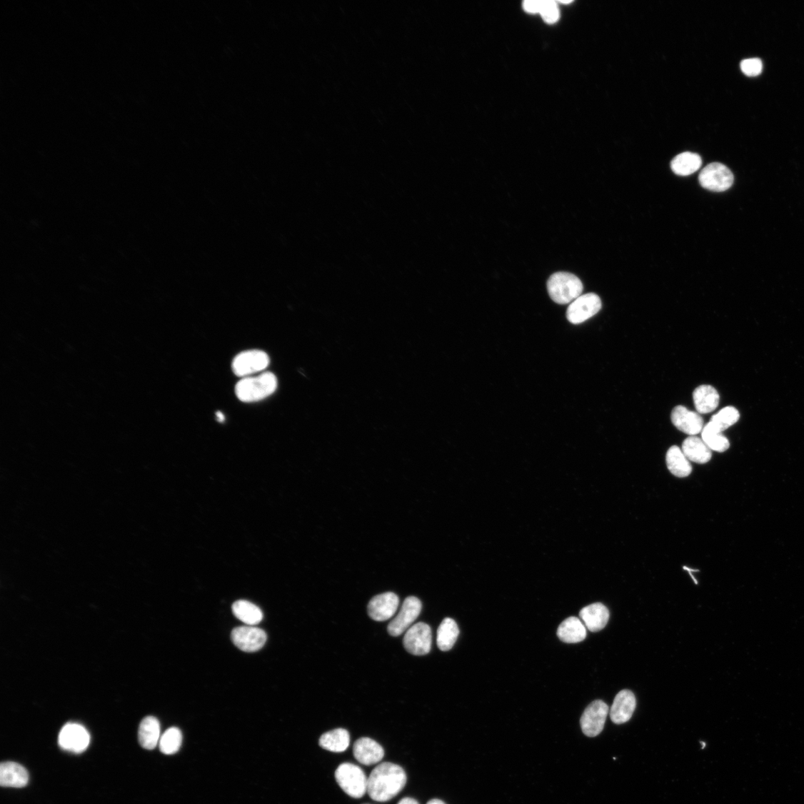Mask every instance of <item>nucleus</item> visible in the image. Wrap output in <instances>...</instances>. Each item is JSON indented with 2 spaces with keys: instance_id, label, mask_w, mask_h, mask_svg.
<instances>
[{
  "instance_id": "obj_1",
  "label": "nucleus",
  "mask_w": 804,
  "mask_h": 804,
  "mask_svg": "<svg viewBox=\"0 0 804 804\" xmlns=\"http://www.w3.org/2000/svg\"><path fill=\"white\" fill-rule=\"evenodd\" d=\"M407 775L403 768L392 763H382L371 773L367 793L375 801L387 802L406 788Z\"/></svg>"
},
{
  "instance_id": "obj_2",
  "label": "nucleus",
  "mask_w": 804,
  "mask_h": 804,
  "mask_svg": "<svg viewBox=\"0 0 804 804\" xmlns=\"http://www.w3.org/2000/svg\"><path fill=\"white\" fill-rule=\"evenodd\" d=\"M278 386L276 376L270 372L243 378L235 388L238 398L246 403L263 400L272 395Z\"/></svg>"
},
{
  "instance_id": "obj_3",
  "label": "nucleus",
  "mask_w": 804,
  "mask_h": 804,
  "mask_svg": "<svg viewBox=\"0 0 804 804\" xmlns=\"http://www.w3.org/2000/svg\"><path fill=\"white\" fill-rule=\"evenodd\" d=\"M548 291L555 303L566 305L573 302L582 295L583 285L581 279L574 274L558 272L549 278Z\"/></svg>"
},
{
  "instance_id": "obj_4",
  "label": "nucleus",
  "mask_w": 804,
  "mask_h": 804,
  "mask_svg": "<svg viewBox=\"0 0 804 804\" xmlns=\"http://www.w3.org/2000/svg\"><path fill=\"white\" fill-rule=\"evenodd\" d=\"M335 777L340 788L348 796L361 798L367 793L368 779L362 769L355 764H341L336 769Z\"/></svg>"
},
{
  "instance_id": "obj_5",
  "label": "nucleus",
  "mask_w": 804,
  "mask_h": 804,
  "mask_svg": "<svg viewBox=\"0 0 804 804\" xmlns=\"http://www.w3.org/2000/svg\"><path fill=\"white\" fill-rule=\"evenodd\" d=\"M734 178L731 171L720 163H712L705 166L699 174L698 181L700 185L710 191H724L729 189L733 184Z\"/></svg>"
},
{
  "instance_id": "obj_6",
  "label": "nucleus",
  "mask_w": 804,
  "mask_h": 804,
  "mask_svg": "<svg viewBox=\"0 0 804 804\" xmlns=\"http://www.w3.org/2000/svg\"><path fill=\"white\" fill-rule=\"evenodd\" d=\"M269 363L270 358L266 353L254 349L236 356L232 367L237 376L246 378L265 371Z\"/></svg>"
},
{
  "instance_id": "obj_7",
  "label": "nucleus",
  "mask_w": 804,
  "mask_h": 804,
  "mask_svg": "<svg viewBox=\"0 0 804 804\" xmlns=\"http://www.w3.org/2000/svg\"><path fill=\"white\" fill-rule=\"evenodd\" d=\"M601 308V300L596 293L581 295L569 306L567 318L573 324H580L596 316Z\"/></svg>"
},
{
  "instance_id": "obj_8",
  "label": "nucleus",
  "mask_w": 804,
  "mask_h": 804,
  "mask_svg": "<svg viewBox=\"0 0 804 804\" xmlns=\"http://www.w3.org/2000/svg\"><path fill=\"white\" fill-rule=\"evenodd\" d=\"M422 608V603L417 598L411 596L406 598L398 615L389 623L388 633L393 637H398L407 632L421 615Z\"/></svg>"
},
{
  "instance_id": "obj_9",
  "label": "nucleus",
  "mask_w": 804,
  "mask_h": 804,
  "mask_svg": "<svg viewBox=\"0 0 804 804\" xmlns=\"http://www.w3.org/2000/svg\"><path fill=\"white\" fill-rule=\"evenodd\" d=\"M432 633L431 627L425 623L412 625L406 632L403 640L406 650L413 655H426L431 649Z\"/></svg>"
},
{
  "instance_id": "obj_10",
  "label": "nucleus",
  "mask_w": 804,
  "mask_h": 804,
  "mask_svg": "<svg viewBox=\"0 0 804 804\" xmlns=\"http://www.w3.org/2000/svg\"><path fill=\"white\" fill-rule=\"evenodd\" d=\"M91 737L89 731L79 724L68 723L61 729L59 737V746L71 753L80 754L89 748Z\"/></svg>"
},
{
  "instance_id": "obj_11",
  "label": "nucleus",
  "mask_w": 804,
  "mask_h": 804,
  "mask_svg": "<svg viewBox=\"0 0 804 804\" xmlns=\"http://www.w3.org/2000/svg\"><path fill=\"white\" fill-rule=\"evenodd\" d=\"M231 639L241 651L255 653L263 648L267 641V635L262 629L256 627L240 626L233 629Z\"/></svg>"
},
{
  "instance_id": "obj_12",
  "label": "nucleus",
  "mask_w": 804,
  "mask_h": 804,
  "mask_svg": "<svg viewBox=\"0 0 804 804\" xmlns=\"http://www.w3.org/2000/svg\"><path fill=\"white\" fill-rule=\"evenodd\" d=\"M608 709L602 700L594 701L587 707L581 720L586 736L596 738L599 735L604 728Z\"/></svg>"
},
{
  "instance_id": "obj_13",
  "label": "nucleus",
  "mask_w": 804,
  "mask_h": 804,
  "mask_svg": "<svg viewBox=\"0 0 804 804\" xmlns=\"http://www.w3.org/2000/svg\"><path fill=\"white\" fill-rule=\"evenodd\" d=\"M399 599L396 593L387 592L374 597L369 603L367 610L374 620L386 621L393 617L398 608Z\"/></svg>"
},
{
  "instance_id": "obj_14",
  "label": "nucleus",
  "mask_w": 804,
  "mask_h": 804,
  "mask_svg": "<svg viewBox=\"0 0 804 804\" xmlns=\"http://www.w3.org/2000/svg\"><path fill=\"white\" fill-rule=\"evenodd\" d=\"M671 421L678 430L691 436L701 433L704 428V421L700 414L681 406L673 410Z\"/></svg>"
},
{
  "instance_id": "obj_15",
  "label": "nucleus",
  "mask_w": 804,
  "mask_h": 804,
  "mask_svg": "<svg viewBox=\"0 0 804 804\" xmlns=\"http://www.w3.org/2000/svg\"><path fill=\"white\" fill-rule=\"evenodd\" d=\"M636 708L634 693L628 690L620 691L615 697L610 710V718L615 724L621 725L632 718Z\"/></svg>"
},
{
  "instance_id": "obj_16",
  "label": "nucleus",
  "mask_w": 804,
  "mask_h": 804,
  "mask_svg": "<svg viewBox=\"0 0 804 804\" xmlns=\"http://www.w3.org/2000/svg\"><path fill=\"white\" fill-rule=\"evenodd\" d=\"M353 755L360 763L372 765L381 761L384 756V750L376 741L368 738H362L354 743Z\"/></svg>"
},
{
  "instance_id": "obj_17",
  "label": "nucleus",
  "mask_w": 804,
  "mask_h": 804,
  "mask_svg": "<svg viewBox=\"0 0 804 804\" xmlns=\"http://www.w3.org/2000/svg\"><path fill=\"white\" fill-rule=\"evenodd\" d=\"M29 782V773L21 765L4 762L0 765V784L4 788H22Z\"/></svg>"
},
{
  "instance_id": "obj_18",
  "label": "nucleus",
  "mask_w": 804,
  "mask_h": 804,
  "mask_svg": "<svg viewBox=\"0 0 804 804\" xmlns=\"http://www.w3.org/2000/svg\"><path fill=\"white\" fill-rule=\"evenodd\" d=\"M580 617L588 630L598 633L607 625L609 620V610L601 603H593L581 610Z\"/></svg>"
},
{
  "instance_id": "obj_19",
  "label": "nucleus",
  "mask_w": 804,
  "mask_h": 804,
  "mask_svg": "<svg viewBox=\"0 0 804 804\" xmlns=\"http://www.w3.org/2000/svg\"><path fill=\"white\" fill-rule=\"evenodd\" d=\"M693 398L697 412L701 414L713 412L720 404L719 393L710 386L698 387L693 393Z\"/></svg>"
},
{
  "instance_id": "obj_20",
  "label": "nucleus",
  "mask_w": 804,
  "mask_h": 804,
  "mask_svg": "<svg viewBox=\"0 0 804 804\" xmlns=\"http://www.w3.org/2000/svg\"><path fill=\"white\" fill-rule=\"evenodd\" d=\"M689 461L698 464L708 463L712 458V451L703 439L693 436L687 438L681 447Z\"/></svg>"
},
{
  "instance_id": "obj_21",
  "label": "nucleus",
  "mask_w": 804,
  "mask_h": 804,
  "mask_svg": "<svg viewBox=\"0 0 804 804\" xmlns=\"http://www.w3.org/2000/svg\"><path fill=\"white\" fill-rule=\"evenodd\" d=\"M557 636L564 643H580L587 636L586 628L579 618L571 617L558 626Z\"/></svg>"
},
{
  "instance_id": "obj_22",
  "label": "nucleus",
  "mask_w": 804,
  "mask_h": 804,
  "mask_svg": "<svg viewBox=\"0 0 804 804\" xmlns=\"http://www.w3.org/2000/svg\"><path fill=\"white\" fill-rule=\"evenodd\" d=\"M161 725L154 716H147L139 728V741L147 750H153L161 740Z\"/></svg>"
},
{
  "instance_id": "obj_23",
  "label": "nucleus",
  "mask_w": 804,
  "mask_h": 804,
  "mask_svg": "<svg viewBox=\"0 0 804 804\" xmlns=\"http://www.w3.org/2000/svg\"><path fill=\"white\" fill-rule=\"evenodd\" d=\"M351 744V735L348 730L337 728L325 733L319 740L320 746L331 753H343Z\"/></svg>"
},
{
  "instance_id": "obj_24",
  "label": "nucleus",
  "mask_w": 804,
  "mask_h": 804,
  "mask_svg": "<svg viewBox=\"0 0 804 804\" xmlns=\"http://www.w3.org/2000/svg\"><path fill=\"white\" fill-rule=\"evenodd\" d=\"M666 461L670 473L677 478H687L692 473V466L678 446H673L669 448Z\"/></svg>"
},
{
  "instance_id": "obj_25",
  "label": "nucleus",
  "mask_w": 804,
  "mask_h": 804,
  "mask_svg": "<svg viewBox=\"0 0 804 804\" xmlns=\"http://www.w3.org/2000/svg\"><path fill=\"white\" fill-rule=\"evenodd\" d=\"M701 156L692 152L677 155L671 162L673 171L679 176H688L702 166Z\"/></svg>"
},
{
  "instance_id": "obj_26",
  "label": "nucleus",
  "mask_w": 804,
  "mask_h": 804,
  "mask_svg": "<svg viewBox=\"0 0 804 804\" xmlns=\"http://www.w3.org/2000/svg\"><path fill=\"white\" fill-rule=\"evenodd\" d=\"M459 635L460 630L456 620L451 618L444 619L438 628V638H436V643L439 649L443 652L451 650Z\"/></svg>"
},
{
  "instance_id": "obj_27",
  "label": "nucleus",
  "mask_w": 804,
  "mask_h": 804,
  "mask_svg": "<svg viewBox=\"0 0 804 804\" xmlns=\"http://www.w3.org/2000/svg\"><path fill=\"white\" fill-rule=\"evenodd\" d=\"M234 615L248 625H256L263 619L261 610L253 603L246 601H238L233 605Z\"/></svg>"
},
{
  "instance_id": "obj_28",
  "label": "nucleus",
  "mask_w": 804,
  "mask_h": 804,
  "mask_svg": "<svg viewBox=\"0 0 804 804\" xmlns=\"http://www.w3.org/2000/svg\"><path fill=\"white\" fill-rule=\"evenodd\" d=\"M183 740L181 730L176 727L168 729L161 736L159 745L161 753L171 755L178 753Z\"/></svg>"
},
{
  "instance_id": "obj_29",
  "label": "nucleus",
  "mask_w": 804,
  "mask_h": 804,
  "mask_svg": "<svg viewBox=\"0 0 804 804\" xmlns=\"http://www.w3.org/2000/svg\"><path fill=\"white\" fill-rule=\"evenodd\" d=\"M740 419V413L735 408L729 406L722 409L718 413L713 416L710 421L718 425L723 431L733 425L737 423Z\"/></svg>"
},
{
  "instance_id": "obj_30",
  "label": "nucleus",
  "mask_w": 804,
  "mask_h": 804,
  "mask_svg": "<svg viewBox=\"0 0 804 804\" xmlns=\"http://www.w3.org/2000/svg\"><path fill=\"white\" fill-rule=\"evenodd\" d=\"M702 439L711 451L725 452L730 447L728 440L722 433L710 432L703 428Z\"/></svg>"
},
{
  "instance_id": "obj_31",
  "label": "nucleus",
  "mask_w": 804,
  "mask_h": 804,
  "mask_svg": "<svg viewBox=\"0 0 804 804\" xmlns=\"http://www.w3.org/2000/svg\"><path fill=\"white\" fill-rule=\"evenodd\" d=\"M541 16L548 24H554L559 19V11L556 4L552 0H541L540 11Z\"/></svg>"
},
{
  "instance_id": "obj_32",
  "label": "nucleus",
  "mask_w": 804,
  "mask_h": 804,
  "mask_svg": "<svg viewBox=\"0 0 804 804\" xmlns=\"http://www.w3.org/2000/svg\"><path fill=\"white\" fill-rule=\"evenodd\" d=\"M740 68L745 76L755 77L761 74L763 63L758 59H745L741 62Z\"/></svg>"
},
{
  "instance_id": "obj_33",
  "label": "nucleus",
  "mask_w": 804,
  "mask_h": 804,
  "mask_svg": "<svg viewBox=\"0 0 804 804\" xmlns=\"http://www.w3.org/2000/svg\"><path fill=\"white\" fill-rule=\"evenodd\" d=\"M541 8V0H527L523 3V9L526 11L532 14L539 13Z\"/></svg>"
},
{
  "instance_id": "obj_34",
  "label": "nucleus",
  "mask_w": 804,
  "mask_h": 804,
  "mask_svg": "<svg viewBox=\"0 0 804 804\" xmlns=\"http://www.w3.org/2000/svg\"><path fill=\"white\" fill-rule=\"evenodd\" d=\"M398 804H419V803H418V801H417L416 800H415V799H413V798H402V799H401V800H400V801H399V802L398 803Z\"/></svg>"
},
{
  "instance_id": "obj_35",
  "label": "nucleus",
  "mask_w": 804,
  "mask_h": 804,
  "mask_svg": "<svg viewBox=\"0 0 804 804\" xmlns=\"http://www.w3.org/2000/svg\"><path fill=\"white\" fill-rule=\"evenodd\" d=\"M216 417H217L218 421L219 423H223L225 421V416L221 411H218L216 413Z\"/></svg>"
},
{
  "instance_id": "obj_36",
  "label": "nucleus",
  "mask_w": 804,
  "mask_h": 804,
  "mask_svg": "<svg viewBox=\"0 0 804 804\" xmlns=\"http://www.w3.org/2000/svg\"><path fill=\"white\" fill-rule=\"evenodd\" d=\"M427 804H446L445 802L440 799H432L429 800Z\"/></svg>"
},
{
  "instance_id": "obj_37",
  "label": "nucleus",
  "mask_w": 804,
  "mask_h": 804,
  "mask_svg": "<svg viewBox=\"0 0 804 804\" xmlns=\"http://www.w3.org/2000/svg\"><path fill=\"white\" fill-rule=\"evenodd\" d=\"M561 3L563 4H570L572 3V1H561Z\"/></svg>"
},
{
  "instance_id": "obj_38",
  "label": "nucleus",
  "mask_w": 804,
  "mask_h": 804,
  "mask_svg": "<svg viewBox=\"0 0 804 804\" xmlns=\"http://www.w3.org/2000/svg\"><path fill=\"white\" fill-rule=\"evenodd\" d=\"M701 743H702V745H703V748H705V743H703V742H701Z\"/></svg>"
}]
</instances>
